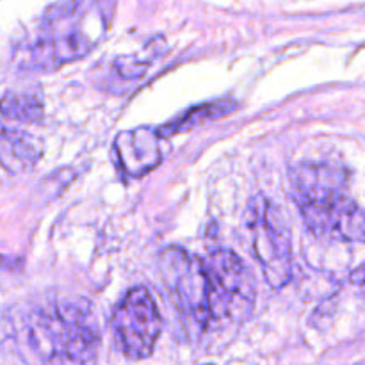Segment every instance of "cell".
<instances>
[{"mask_svg": "<svg viewBox=\"0 0 365 365\" xmlns=\"http://www.w3.org/2000/svg\"><path fill=\"white\" fill-rule=\"evenodd\" d=\"M24 337L45 365H91L100 346L98 321L82 298H59L31 310Z\"/></svg>", "mask_w": 365, "mask_h": 365, "instance_id": "cell-1", "label": "cell"}, {"mask_svg": "<svg viewBox=\"0 0 365 365\" xmlns=\"http://www.w3.org/2000/svg\"><path fill=\"white\" fill-rule=\"evenodd\" d=\"M291 191L307 228L330 241H365V212L346 195L344 171L328 164H299Z\"/></svg>", "mask_w": 365, "mask_h": 365, "instance_id": "cell-2", "label": "cell"}, {"mask_svg": "<svg viewBox=\"0 0 365 365\" xmlns=\"http://www.w3.org/2000/svg\"><path fill=\"white\" fill-rule=\"evenodd\" d=\"M252 252L267 284L280 289L292 277L291 223L277 203L264 196L250 200L246 209Z\"/></svg>", "mask_w": 365, "mask_h": 365, "instance_id": "cell-3", "label": "cell"}, {"mask_svg": "<svg viewBox=\"0 0 365 365\" xmlns=\"http://www.w3.org/2000/svg\"><path fill=\"white\" fill-rule=\"evenodd\" d=\"M159 274L178 309L198 323L210 321V280L205 262L178 246H170L159 255Z\"/></svg>", "mask_w": 365, "mask_h": 365, "instance_id": "cell-4", "label": "cell"}, {"mask_svg": "<svg viewBox=\"0 0 365 365\" xmlns=\"http://www.w3.org/2000/svg\"><path fill=\"white\" fill-rule=\"evenodd\" d=\"M110 323L121 351L134 360L152 355L163 330L159 307L146 287L130 289L118 303Z\"/></svg>", "mask_w": 365, "mask_h": 365, "instance_id": "cell-5", "label": "cell"}, {"mask_svg": "<svg viewBox=\"0 0 365 365\" xmlns=\"http://www.w3.org/2000/svg\"><path fill=\"white\" fill-rule=\"evenodd\" d=\"M203 262L210 280V321L248 312L255 302V282L245 262L230 250H217Z\"/></svg>", "mask_w": 365, "mask_h": 365, "instance_id": "cell-6", "label": "cell"}, {"mask_svg": "<svg viewBox=\"0 0 365 365\" xmlns=\"http://www.w3.org/2000/svg\"><path fill=\"white\" fill-rule=\"evenodd\" d=\"M96 39L84 31H64L38 39L25 52L27 68L36 71H52L91 52Z\"/></svg>", "mask_w": 365, "mask_h": 365, "instance_id": "cell-7", "label": "cell"}, {"mask_svg": "<svg viewBox=\"0 0 365 365\" xmlns=\"http://www.w3.org/2000/svg\"><path fill=\"white\" fill-rule=\"evenodd\" d=\"M113 153L120 170L127 177H143L160 164L159 138L155 130L146 127L118 134Z\"/></svg>", "mask_w": 365, "mask_h": 365, "instance_id": "cell-8", "label": "cell"}, {"mask_svg": "<svg viewBox=\"0 0 365 365\" xmlns=\"http://www.w3.org/2000/svg\"><path fill=\"white\" fill-rule=\"evenodd\" d=\"M41 157V145L34 135L24 130L0 132V164L9 173H21L31 170Z\"/></svg>", "mask_w": 365, "mask_h": 365, "instance_id": "cell-9", "label": "cell"}, {"mask_svg": "<svg viewBox=\"0 0 365 365\" xmlns=\"http://www.w3.org/2000/svg\"><path fill=\"white\" fill-rule=\"evenodd\" d=\"M234 107H235V103H232L230 100H217V102L202 103V106L192 107V109L185 110L182 116L175 118L173 121H170L168 125H164V127L159 130V135L168 138V135L180 134V132H187V130H191V128L207 123V121H212V120H217V118L225 116V114L230 113Z\"/></svg>", "mask_w": 365, "mask_h": 365, "instance_id": "cell-10", "label": "cell"}, {"mask_svg": "<svg viewBox=\"0 0 365 365\" xmlns=\"http://www.w3.org/2000/svg\"><path fill=\"white\" fill-rule=\"evenodd\" d=\"M0 114L20 123H38L43 118V102L34 93L9 91L0 100Z\"/></svg>", "mask_w": 365, "mask_h": 365, "instance_id": "cell-11", "label": "cell"}, {"mask_svg": "<svg viewBox=\"0 0 365 365\" xmlns=\"http://www.w3.org/2000/svg\"><path fill=\"white\" fill-rule=\"evenodd\" d=\"M114 70H116L120 77L127 78V81H135V78H139L146 71V64L139 63V61L132 59V57H120L114 63Z\"/></svg>", "mask_w": 365, "mask_h": 365, "instance_id": "cell-12", "label": "cell"}]
</instances>
